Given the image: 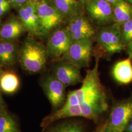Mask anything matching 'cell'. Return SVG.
Segmentation results:
<instances>
[{
	"instance_id": "obj_22",
	"label": "cell",
	"mask_w": 132,
	"mask_h": 132,
	"mask_svg": "<svg viewBox=\"0 0 132 132\" xmlns=\"http://www.w3.org/2000/svg\"><path fill=\"white\" fill-rule=\"evenodd\" d=\"M10 5H0V16L5 14L10 10Z\"/></svg>"
},
{
	"instance_id": "obj_24",
	"label": "cell",
	"mask_w": 132,
	"mask_h": 132,
	"mask_svg": "<svg viewBox=\"0 0 132 132\" xmlns=\"http://www.w3.org/2000/svg\"><path fill=\"white\" fill-rule=\"evenodd\" d=\"M28 2V0H15V5L16 6L21 7Z\"/></svg>"
},
{
	"instance_id": "obj_10",
	"label": "cell",
	"mask_w": 132,
	"mask_h": 132,
	"mask_svg": "<svg viewBox=\"0 0 132 132\" xmlns=\"http://www.w3.org/2000/svg\"><path fill=\"white\" fill-rule=\"evenodd\" d=\"M18 15L19 19L28 33L33 36H43L36 10V2L28 1L22 6L19 9Z\"/></svg>"
},
{
	"instance_id": "obj_16",
	"label": "cell",
	"mask_w": 132,
	"mask_h": 132,
	"mask_svg": "<svg viewBox=\"0 0 132 132\" xmlns=\"http://www.w3.org/2000/svg\"><path fill=\"white\" fill-rule=\"evenodd\" d=\"M20 81L18 76L12 71L2 72L0 75V90L7 94H13L18 89Z\"/></svg>"
},
{
	"instance_id": "obj_12",
	"label": "cell",
	"mask_w": 132,
	"mask_h": 132,
	"mask_svg": "<svg viewBox=\"0 0 132 132\" xmlns=\"http://www.w3.org/2000/svg\"><path fill=\"white\" fill-rule=\"evenodd\" d=\"M67 28L73 41L91 39L95 30L90 21L85 16L78 14L70 18Z\"/></svg>"
},
{
	"instance_id": "obj_4",
	"label": "cell",
	"mask_w": 132,
	"mask_h": 132,
	"mask_svg": "<svg viewBox=\"0 0 132 132\" xmlns=\"http://www.w3.org/2000/svg\"><path fill=\"white\" fill-rule=\"evenodd\" d=\"M92 51L93 42L91 39L74 41L63 58L80 69L86 68L90 65Z\"/></svg>"
},
{
	"instance_id": "obj_1",
	"label": "cell",
	"mask_w": 132,
	"mask_h": 132,
	"mask_svg": "<svg viewBox=\"0 0 132 132\" xmlns=\"http://www.w3.org/2000/svg\"><path fill=\"white\" fill-rule=\"evenodd\" d=\"M79 89L70 91L61 108L43 118V129L57 121L73 117H82L96 122L107 111V96L102 84L98 71V60L93 69L87 71Z\"/></svg>"
},
{
	"instance_id": "obj_27",
	"label": "cell",
	"mask_w": 132,
	"mask_h": 132,
	"mask_svg": "<svg viewBox=\"0 0 132 132\" xmlns=\"http://www.w3.org/2000/svg\"><path fill=\"white\" fill-rule=\"evenodd\" d=\"M127 130L128 132H132V120L130 121L128 124L125 130Z\"/></svg>"
},
{
	"instance_id": "obj_5",
	"label": "cell",
	"mask_w": 132,
	"mask_h": 132,
	"mask_svg": "<svg viewBox=\"0 0 132 132\" xmlns=\"http://www.w3.org/2000/svg\"><path fill=\"white\" fill-rule=\"evenodd\" d=\"M36 7L43 36H47L63 22L64 16L46 1L36 2Z\"/></svg>"
},
{
	"instance_id": "obj_31",
	"label": "cell",
	"mask_w": 132,
	"mask_h": 132,
	"mask_svg": "<svg viewBox=\"0 0 132 132\" xmlns=\"http://www.w3.org/2000/svg\"><path fill=\"white\" fill-rule=\"evenodd\" d=\"M127 1L130 4L132 5V0H127Z\"/></svg>"
},
{
	"instance_id": "obj_3",
	"label": "cell",
	"mask_w": 132,
	"mask_h": 132,
	"mask_svg": "<svg viewBox=\"0 0 132 132\" xmlns=\"http://www.w3.org/2000/svg\"><path fill=\"white\" fill-rule=\"evenodd\" d=\"M132 119V99L114 104L106 120V132H123Z\"/></svg>"
},
{
	"instance_id": "obj_32",
	"label": "cell",
	"mask_w": 132,
	"mask_h": 132,
	"mask_svg": "<svg viewBox=\"0 0 132 132\" xmlns=\"http://www.w3.org/2000/svg\"><path fill=\"white\" fill-rule=\"evenodd\" d=\"M80 1L81 2V3L83 4H84L86 1V0H80Z\"/></svg>"
},
{
	"instance_id": "obj_18",
	"label": "cell",
	"mask_w": 132,
	"mask_h": 132,
	"mask_svg": "<svg viewBox=\"0 0 132 132\" xmlns=\"http://www.w3.org/2000/svg\"><path fill=\"white\" fill-rule=\"evenodd\" d=\"M55 7L64 17L70 18L79 14L78 12V5L76 0H54Z\"/></svg>"
},
{
	"instance_id": "obj_21",
	"label": "cell",
	"mask_w": 132,
	"mask_h": 132,
	"mask_svg": "<svg viewBox=\"0 0 132 132\" xmlns=\"http://www.w3.org/2000/svg\"><path fill=\"white\" fill-rule=\"evenodd\" d=\"M121 31L123 40L125 44H129L132 42V19L123 24Z\"/></svg>"
},
{
	"instance_id": "obj_7",
	"label": "cell",
	"mask_w": 132,
	"mask_h": 132,
	"mask_svg": "<svg viewBox=\"0 0 132 132\" xmlns=\"http://www.w3.org/2000/svg\"><path fill=\"white\" fill-rule=\"evenodd\" d=\"M97 41L109 54L120 52L124 47L120 26L116 24L102 29L97 34Z\"/></svg>"
},
{
	"instance_id": "obj_26",
	"label": "cell",
	"mask_w": 132,
	"mask_h": 132,
	"mask_svg": "<svg viewBox=\"0 0 132 132\" xmlns=\"http://www.w3.org/2000/svg\"><path fill=\"white\" fill-rule=\"evenodd\" d=\"M1 90H0V110L5 108L4 100L3 97H2V94H1Z\"/></svg>"
},
{
	"instance_id": "obj_6",
	"label": "cell",
	"mask_w": 132,
	"mask_h": 132,
	"mask_svg": "<svg viewBox=\"0 0 132 132\" xmlns=\"http://www.w3.org/2000/svg\"><path fill=\"white\" fill-rule=\"evenodd\" d=\"M41 85L53 111L61 108L66 102L67 86L53 75L45 77L41 81Z\"/></svg>"
},
{
	"instance_id": "obj_15",
	"label": "cell",
	"mask_w": 132,
	"mask_h": 132,
	"mask_svg": "<svg viewBox=\"0 0 132 132\" xmlns=\"http://www.w3.org/2000/svg\"><path fill=\"white\" fill-rule=\"evenodd\" d=\"M112 75L114 80L122 84H128L132 81V64L129 57L118 62L113 68Z\"/></svg>"
},
{
	"instance_id": "obj_11",
	"label": "cell",
	"mask_w": 132,
	"mask_h": 132,
	"mask_svg": "<svg viewBox=\"0 0 132 132\" xmlns=\"http://www.w3.org/2000/svg\"><path fill=\"white\" fill-rule=\"evenodd\" d=\"M53 75L67 86H73L82 82L80 69L68 62L57 63L53 68Z\"/></svg>"
},
{
	"instance_id": "obj_13",
	"label": "cell",
	"mask_w": 132,
	"mask_h": 132,
	"mask_svg": "<svg viewBox=\"0 0 132 132\" xmlns=\"http://www.w3.org/2000/svg\"><path fill=\"white\" fill-rule=\"evenodd\" d=\"M26 30L19 18L10 17L0 28V40L11 42L20 37Z\"/></svg>"
},
{
	"instance_id": "obj_30",
	"label": "cell",
	"mask_w": 132,
	"mask_h": 132,
	"mask_svg": "<svg viewBox=\"0 0 132 132\" xmlns=\"http://www.w3.org/2000/svg\"><path fill=\"white\" fill-rule=\"evenodd\" d=\"M3 71H2V65L0 64V75L2 73Z\"/></svg>"
},
{
	"instance_id": "obj_29",
	"label": "cell",
	"mask_w": 132,
	"mask_h": 132,
	"mask_svg": "<svg viewBox=\"0 0 132 132\" xmlns=\"http://www.w3.org/2000/svg\"><path fill=\"white\" fill-rule=\"evenodd\" d=\"M9 1L10 2V3H11L12 4L15 5V0H9Z\"/></svg>"
},
{
	"instance_id": "obj_23",
	"label": "cell",
	"mask_w": 132,
	"mask_h": 132,
	"mask_svg": "<svg viewBox=\"0 0 132 132\" xmlns=\"http://www.w3.org/2000/svg\"><path fill=\"white\" fill-rule=\"evenodd\" d=\"M106 121L98 126L94 132H106Z\"/></svg>"
},
{
	"instance_id": "obj_33",
	"label": "cell",
	"mask_w": 132,
	"mask_h": 132,
	"mask_svg": "<svg viewBox=\"0 0 132 132\" xmlns=\"http://www.w3.org/2000/svg\"><path fill=\"white\" fill-rule=\"evenodd\" d=\"M31 1H34V2H38V1H39V0H31Z\"/></svg>"
},
{
	"instance_id": "obj_2",
	"label": "cell",
	"mask_w": 132,
	"mask_h": 132,
	"mask_svg": "<svg viewBox=\"0 0 132 132\" xmlns=\"http://www.w3.org/2000/svg\"><path fill=\"white\" fill-rule=\"evenodd\" d=\"M48 56L47 47L30 38L25 40L19 52V60L23 69L33 73L42 71Z\"/></svg>"
},
{
	"instance_id": "obj_14",
	"label": "cell",
	"mask_w": 132,
	"mask_h": 132,
	"mask_svg": "<svg viewBox=\"0 0 132 132\" xmlns=\"http://www.w3.org/2000/svg\"><path fill=\"white\" fill-rule=\"evenodd\" d=\"M56 121L43 129L42 132H85L82 122L70 118Z\"/></svg>"
},
{
	"instance_id": "obj_17",
	"label": "cell",
	"mask_w": 132,
	"mask_h": 132,
	"mask_svg": "<svg viewBox=\"0 0 132 132\" xmlns=\"http://www.w3.org/2000/svg\"><path fill=\"white\" fill-rule=\"evenodd\" d=\"M114 22L119 26L132 19V5L124 0H120L113 5Z\"/></svg>"
},
{
	"instance_id": "obj_19",
	"label": "cell",
	"mask_w": 132,
	"mask_h": 132,
	"mask_svg": "<svg viewBox=\"0 0 132 132\" xmlns=\"http://www.w3.org/2000/svg\"><path fill=\"white\" fill-rule=\"evenodd\" d=\"M0 132H20L18 124L5 108L0 110Z\"/></svg>"
},
{
	"instance_id": "obj_20",
	"label": "cell",
	"mask_w": 132,
	"mask_h": 132,
	"mask_svg": "<svg viewBox=\"0 0 132 132\" xmlns=\"http://www.w3.org/2000/svg\"><path fill=\"white\" fill-rule=\"evenodd\" d=\"M14 63L5 47L3 41L0 40V64L6 66H11Z\"/></svg>"
},
{
	"instance_id": "obj_34",
	"label": "cell",
	"mask_w": 132,
	"mask_h": 132,
	"mask_svg": "<svg viewBox=\"0 0 132 132\" xmlns=\"http://www.w3.org/2000/svg\"><path fill=\"white\" fill-rule=\"evenodd\" d=\"M0 17H1V16H0ZM1 23H2V21H1V17H0V26H1Z\"/></svg>"
},
{
	"instance_id": "obj_9",
	"label": "cell",
	"mask_w": 132,
	"mask_h": 132,
	"mask_svg": "<svg viewBox=\"0 0 132 132\" xmlns=\"http://www.w3.org/2000/svg\"><path fill=\"white\" fill-rule=\"evenodd\" d=\"M85 4L89 15L96 23L107 24L114 22L113 8L106 0H86Z\"/></svg>"
},
{
	"instance_id": "obj_25",
	"label": "cell",
	"mask_w": 132,
	"mask_h": 132,
	"mask_svg": "<svg viewBox=\"0 0 132 132\" xmlns=\"http://www.w3.org/2000/svg\"><path fill=\"white\" fill-rule=\"evenodd\" d=\"M128 45V53L129 54V57L131 58V59H132V42Z\"/></svg>"
},
{
	"instance_id": "obj_28",
	"label": "cell",
	"mask_w": 132,
	"mask_h": 132,
	"mask_svg": "<svg viewBox=\"0 0 132 132\" xmlns=\"http://www.w3.org/2000/svg\"><path fill=\"white\" fill-rule=\"evenodd\" d=\"M108 2H109L110 4L111 5H115L116 3H117L120 0H106Z\"/></svg>"
},
{
	"instance_id": "obj_8",
	"label": "cell",
	"mask_w": 132,
	"mask_h": 132,
	"mask_svg": "<svg viewBox=\"0 0 132 132\" xmlns=\"http://www.w3.org/2000/svg\"><path fill=\"white\" fill-rule=\"evenodd\" d=\"M72 42L70 34L66 28L54 31L47 42V50L48 56L53 59L63 57Z\"/></svg>"
}]
</instances>
